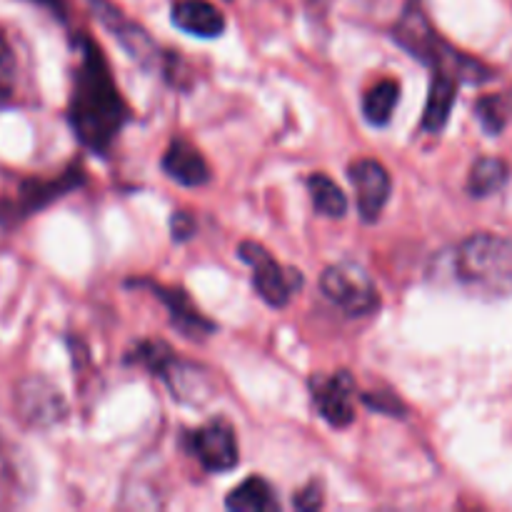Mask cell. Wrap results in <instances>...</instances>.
Listing matches in <instances>:
<instances>
[{"label":"cell","instance_id":"1","mask_svg":"<svg viewBox=\"0 0 512 512\" xmlns=\"http://www.w3.org/2000/svg\"><path fill=\"white\" fill-rule=\"evenodd\" d=\"M78 48L80 63L75 68L68 105L70 128L90 153L105 155L113 148L120 130L133 120V113L110 75L100 45L80 35Z\"/></svg>","mask_w":512,"mask_h":512},{"label":"cell","instance_id":"2","mask_svg":"<svg viewBox=\"0 0 512 512\" xmlns=\"http://www.w3.org/2000/svg\"><path fill=\"white\" fill-rule=\"evenodd\" d=\"M395 43L403 45L413 58L420 63L430 65L433 70H445L453 73L460 83H485L493 78V70L485 68L480 60L468 58L453 45L445 43L438 30L430 23L428 13L423 8V0H408L400 13L398 23L393 28Z\"/></svg>","mask_w":512,"mask_h":512},{"label":"cell","instance_id":"3","mask_svg":"<svg viewBox=\"0 0 512 512\" xmlns=\"http://www.w3.org/2000/svg\"><path fill=\"white\" fill-rule=\"evenodd\" d=\"M455 275L475 293L503 298L512 293V243L493 233H475L455 250Z\"/></svg>","mask_w":512,"mask_h":512},{"label":"cell","instance_id":"4","mask_svg":"<svg viewBox=\"0 0 512 512\" xmlns=\"http://www.w3.org/2000/svg\"><path fill=\"white\" fill-rule=\"evenodd\" d=\"M320 290L333 305H338L350 318H365L380 308L378 285L373 283L368 270L353 260H343L325 268L320 278Z\"/></svg>","mask_w":512,"mask_h":512},{"label":"cell","instance_id":"5","mask_svg":"<svg viewBox=\"0 0 512 512\" xmlns=\"http://www.w3.org/2000/svg\"><path fill=\"white\" fill-rule=\"evenodd\" d=\"M238 255L243 263L253 268V288L260 298L273 308H285L293 295L303 288V273L295 268L280 265L268 250L255 240H245L238 245Z\"/></svg>","mask_w":512,"mask_h":512},{"label":"cell","instance_id":"6","mask_svg":"<svg viewBox=\"0 0 512 512\" xmlns=\"http://www.w3.org/2000/svg\"><path fill=\"white\" fill-rule=\"evenodd\" d=\"M90 10H93L95 18L100 20L105 30L113 35L120 43V48L128 53L130 60L140 65L143 70H155L163 63V53L155 45V40L150 38L148 30L140 23L130 20L118 5H113L110 0H88Z\"/></svg>","mask_w":512,"mask_h":512},{"label":"cell","instance_id":"7","mask_svg":"<svg viewBox=\"0 0 512 512\" xmlns=\"http://www.w3.org/2000/svg\"><path fill=\"white\" fill-rule=\"evenodd\" d=\"M185 445L208 473H228L240 460L233 425L223 418H215L200 428L190 430Z\"/></svg>","mask_w":512,"mask_h":512},{"label":"cell","instance_id":"8","mask_svg":"<svg viewBox=\"0 0 512 512\" xmlns=\"http://www.w3.org/2000/svg\"><path fill=\"white\" fill-rule=\"evenodd\" d=\"M15 410L30 428H53L68 415V403L53 383L40 375L23 378L15 388Z\"/></svg>","mask_w":512,"mask_h":512},{"label":"cell","instance_id":"9","mask_svg":"<svg viewBox=\"0 0 512 512\" xmlns=\"http://www.w3.org/2000/svg\"><path fill=\"white\" fill-rule=\"evenodd\" d=\"M83 183V170L70 168L63 175L53 180H25L18 190V198L10 200V203L0 205V220L8 225L20 223L28 215L38 213L40 208L50 205L53 200H58L60 195L70 193L73 188Z\"/></svg>","mask_w":512,"mask_h":512},{"label":"cell","instance_id":"10","mask_svg":"<svg viewBox=\"0 0 512 512\" xmlns=\"http://www.w3.org/2000/svg\"><path fill=\"white\" fill-rule=\"evenodd\" d=\"M310 395L320 418L333 428H348L355 420V380L348 370L335 375H313Z\"/></svg>","mask_w":512,"mask_h":512},{"label":"cell","instance_id":"11","mask_svg":"<svg viewBox=\"0 0 512 512\" xmlns=\"http://www.w3.org/2000/svg\"><path fill=\"white\" fill-rule=\"evenodd\" d=\"M348 178L355 188L360 218L365 223H375L390 200V190H393V178H390L388 168L373 158H360L350 163Z\"/></svg>","mask_w":512,"mask_h":512},{"label":"cell","instance_id":"12","mask_svg":"<svg viewBox=\"0 0 512 512\" xmlns=\"http://www.w3.org/2000/svg\"><path fill=\"white\" fill-rule=\"evenodd\" d=\"M133 285L150 288L153 295H158L160 303L168 310V318L173 328L188 340H205L215 333V323L200 313L198 305L190 300V295L183 288H168V285L153 283V280H135Z\"/></svg>","mask_w":512,"mask_h":512},{"label":"cell","instance_id":"13","mask_svg":"<svg viewBox=\"0 0 512 512\" xmlns=\"http://www.w3.org/2000/svg\"><path fill=\"white\" fill-rule=\"evenodd\" d=\"M158 378H163L168 383L170 393L175 400L188 405H203L205 400H210L213 395V380H210L208 370L200 368V365L185 363L178 355L165 363V368L160 370Z\"/></svg>","mask_w":512,"mask_h":512},{"label":"cell","instance_id":"14","mask_svg":"<svg viewBox=\"0 0 512 512\" xmlns=\"http://www.w3.org/2000/svg\"><path fill=\"white\" fill-rule=\"evenodd\" d=\"M163 170L170 180L185 185V188H200V185L210 183V168L203 153L183 138H175L168 145L163 155Z\"/></svg>","mask_w":512,"mask_h":512},{"label":"cell","instance_id":"15","mask_svg":"<svg viewBox=\"0 0 512 512\" xmlns=\"http://www.w3.org/2000/svg\"><path fill=\"white\" fill-rule=\"evenodd\" d=\"M173 23L195 38H218L225 30V15L210 0H178L173 3Z\"/></svg>","mask_w":512,"mask_h":512},{"label":"cell","instance_id":"16","mask_svg":"<svg viewBox=\"0 0 512 512\" xmlns=\"http://www.w3.org/2000/svg\"><path fill=\"white\" fill-rule=\"evenodd\" d=\"M460 80L445 70H433L428 90V103L423 113V130L430 135H438L448 125L450 113H453L455 98H458Z\"/></svg>","mask_w":512,"mask_h":512},{"label":"cell","instance_id":"17","mask_svg":"<svg viewBox=\"0 0 512 512\" xmlns=\"http://www.w3.org/2000/svg\"><path fill=\"white\" fill-rule=\"evenodd\" d=\"M225 508L235 512H275L280 508L273 488L263 478H248L225 498Z\"/></svg>","mask_w":512,"mask_h":512},{"label":"cell","instance_id":"18","mask_svg":"<svg viewBox=\"0 0 512 512\" xmlns=\"http://www.w3.org/2000/svg\"><path fill=\"white\" fill-rule=\"evenodd\" d=\"M400 100V85L398 80L383 78L368 88V93L363 95V115L370 125H388L393 120L395 105Z\"/></svg>","mask_w":512,"mask_h":512},{"label":"cell","instance_id":"19","mask_svg":"<svg viewBox=\"0 0 512 512\" xmlns=\"http://www.w3.org/2000/svg\"><path fill=\"white\" fill-rule=\"evenodd\" d=\"M308 193L313 200V208L325 218H343L348 213V198L338 188L333 178L325 173H313L308 178Z\"/></svg>","mask_w":512,"mask_h":512},{"label":"cell","instance_id":"20","mask_svg":"<svg viewBox=\"0 0 512 512\" xmlns=\"http://www.w3.org/2000/svg\"><path fill=\"white\" fill-rule=\"evenodd\" d=\"M510 178V170L505 165V160L500 158H480L473 165L468 175V193L473 198H488L495 195Z\"/></svg>","mask_w":512,"mask_h":512},{"label":"cell","instance_id":"21","mask_svg":"<svg viewBox=\"0 0 512 512\" xmlns=\"http://www.w3.org/2000/svg\"><path fill=\"white\" fill-rule=\"evenodd\" d=\"M475 113H478L480 123L488 130L490 135H498L503 130V125L508 123V115H505V98H480L478 105H475Z\"/></svg>","mask_w":512,"mask_h":512},{"label":"cell","instance_id":"22","mask_svg":"<svg viewBox=\"0 0 512 512\" xmlns=\"http://www.w3.org/2000/svg\"><path fill=\"white\" fill-rule=\"evenodd\" d=\"M13 78H15V55L10 50L8 40L0 35V103L10 98L13 93Z\"/></svg>","mask_w":512,"mask_h":512},{"label":"cell","instance_id":"23","mask_svg":"<svg viewBox=\"0 0 512 512\" xmlns=\"http://www.w3.org/2000/svg\"><path fill=\"white\" fill-rule=\"evenodd\" d=\"M363 403L368 405V408L378 410V413L383 415H398V418H405V405L400 403V398L395 393H365L363 395Z\"/></svg>","mask_w":512,"mask_h":512},{"label":"cell","instance_id":"24","mask_svg":"<svg viewBox=\"0 0 512 512\" xmlns=\"http://www.w3.org/2000/svg\"><path fill=\"white\" fill-rule=\"evenodd\" d=\"M293 508L303 510V512H315L323 508V488L320 483H310L308 488H303L300 493H295L293 498Z\"/></svg>","mask_w":512,"mask_h":512},{"label":"cell","instance_id":"25","mask_svg":"<svg viewBox=\"0 0 512 512\" xmlns=\"http://www.w3.org/2000/svg\"><path fill=\"white\" fill-rule=\"evenodd\" d=\"M170 233H173L175 243H185L195 235V218L188 213V210H178L170 218Z\"/></svg>","mask_w":512,"mask_h":512},{"label":"cell","instance_id":"26","mask_svg":"<svg viewBox=\"0 0 512 512\" xmlns=\"http://www.w3.org/2000/svg\"><path fill=\"white\" fill-rule=\"evenodd\" d=\"M35 3L45 5V8L55 10V13H63V0H35Z\"/></svg>","mask_w":512,"mask_h":512}]
</instances>
